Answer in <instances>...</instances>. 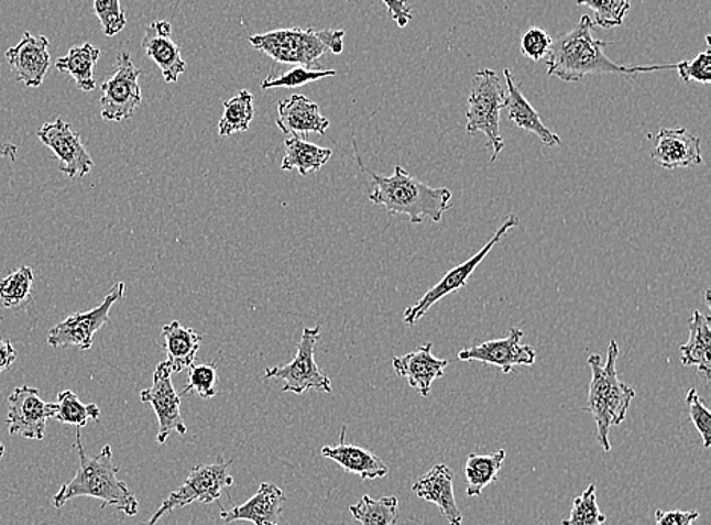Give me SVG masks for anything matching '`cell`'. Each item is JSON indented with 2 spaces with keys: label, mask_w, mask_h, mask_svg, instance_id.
Segmentation results:
<instances>
[{
  "label": "cell",
  "mask_w": 711,
  "mask_h": 525,
  "mask_svg": "<svg viewBox=\"0 0 711 525\" xmlns=\"http://www.w3.org/2000/svg\"><path fill=\"white\" fill-rule=\"evenodd\" d=\"M593 23L590 15H582L572 31L565 32L553 40L546 66L548 76H556L565 83H577L589 76L605 74L637 75L657 70H675V64H654V66H625L612 62L605 55V47L613 42H602L593 37Z\"/></svg>",
  "instance_id": "6da1fadb"
},
{
  "label": "cell",
  "mask_w": 711,
  "mask_h": 525,
  "mask_svg": "<svg viewBox=\"0 0 711 525\" xmlns=\"http://www.w3.org/2000/svg\"><path fill=\"white\" fill-rule=\"evenodd\" d=\"M75 448L79 456L78 472L56 492L52 500L54 506L62 508L78 496H91L102 501V508L116 506L124 515L135 516L140 508L139 500L127 483L118 479L119 468L112 460L110 445H106L98 456L88 457L84 451L81 428H76Z\"/></svg>",
  "instance_id": "7a4b0ae2"
},
{
  "label": "cell",
  "mask_w": 711,
  "mask_h": 525,
  "mask_svg": "<svg viewBox=\"0 0 711 525\" xmlns=\"http://www.w3.org/2000/svg\"><path fill=\"white\" fill-rule=\"evenodd\" d=\"M371 176V203L385 208L389 215L407 216L413 226H419L425 219L440 222L446 211L451 208L452 194L449 188L429 187L401 166H395L393 175Z\"/></svg>",
  "instance_id": "3957f363"
},
{
  "label": "cell",
  "mask_w": 711,
  "mask_h": 525,
  "mask_svg": "<svg viewBox=\"0 0 711 525\" xmlns=\"http://www.w3.org/2000/svg\"><path fill=\"white\" fill-rule=\"evenodd\" d=\"M617 357L619 344L616 340H610L605 363H602L600 354H592L588 360L590 371H592L588 411L592 413L594 424H597L598 442L605 452L612 450L610 430L624 423L631 401L636 396L634 389L619 379Z\"/></svg>",
  "instance_id": "277c9868"
},
{
  "label": "cell",
  "mask_w": 711,
  "mask_h": 525,
  "mask_svg": "<svg viewBox=\"0 0 711 525\" xmlns=\"http://www.w3.org/2000/svg\"><path fill=\"white\" fill-rule=\"evenodd\" d=\"M344 35L347 32L341 30L317 31L287 28V30L252 35L249 37V43L276 63L313 67L325 54H341L344 50Z\"/></svg>",
  "instance_id": "5b68a950"
},
{
  "label": "cell",
  "mask_w": 711,
  "mask_h": 525,
  "mask_svg": "<svg viewBox=\"0 0 711 525\" xmlns=\"http://www.w3.org/2000/svg\"><path fill=\"white\" fill-rule=\"evenodd\" d=\"M507 100V90L502 86L500 76L492 69L478 70L473 76L472 88L466 110V131L469 134L483 132L488 138V147L493 154L490 164L495 163L504 151L505 142L501 134V111Z\"/></svg>",
  "instance_id": "8992f818"
},
{
  "label": "cell",
  "mask_w": 711,
  "mask_h": 525,
  "mask_svg": "<svg viewBox=\"0 0 711 525\" xmlns=\"http://www.w3.org/2000/svg\"><path fill=\"white\" fill-rule=\"evenodd\" d=\"M232 463H234L232 459H219L216 463L193 467L186 482L163 501L158 511L144 525H156L166 513L186 507L192 503H216L222 496L225 489L234 484V479L229 474Z\"/></svg>",
  "instance_id": "52a82bcc"
},
{
  "label": "cell",
  "mask_w": 711,
  "mask_h": 525,
  "mask_svg": "<svg viewBox=\"0 0 711 525\" xmlns=\"http://www.w3.org/2000/svg\"><path fill=\"white\" fill-rule=\"evenodd\" d=\"M320 327L305 328L303 339L297 344L295 359L284 367L267 368L264 379L283 380V392L303 395L304 392H332L331 380L324 374L316 363V344L320 339Z\"/></svg>",
  "instance_id": "ba28073f"
},
{
  "label": "cell",
  "mask_w": 711,
  "mask_h": 525,
  "mask_svg": "<svg viewBox=\"0 0 711 525\" xmlns=\"http://www.w3.org/2000/svg\"><path fill=\"white\" fill-rule=\"evenodd\" d=\"M140 75L128 52H120L116 59V72L102 84L100 98V118L108 122H122L132 118L142 103Z\"/></svg>",
  "instance_id": "9c48e42d"
},
{
  "label": "cell",
  "mask_w": 711,
  "mask_h": 525,
  "mask_svg": "<svg viewBox=\"0 0 711 525\" xmlns=\"http://www.w3.org/2000/svg\"><path fill=\"white\" fill-rule=\"evenodd\" d=\"M517 226H519V219H517L516 216L513 215L508 216L507 220H505V222L502 223L500 228H497V231L495 232V234H493V238L490 239L488 243H485L483 250L478 251L475 255L470 256V259L466 260L464 263L458 264V266L449 271L448 274H446L444 278H441L440 282L436 284V286L429 288L427 294H425L419 300H417L415 306L408 307L407 310H405V326H415L417 320L424 318V316L427 315L429 310H431L434 304L439 303L440 299H444L446 298V296L453 294V292L463 288L466 286V283H468L470 275H472L473 272H475L477 267L480 266L481 263H483V260L485 259V256H488L489 252L492 251L497 243H500V240L504 238V236L507 234V232L512 230V228Z\"/></svg>",
  "instance_id": "30bf717a"
},
{
  "label": "cell",
  "mask_w": 711,
  "mask_h": 525,
  "mask_svg": "<svg viewBox=\"0 0 711 525\" xmlns=\"http://www.w3.org/2000/svg\"><path fill=\"white\" fill-rule=\"evenodd\" d=\"M123 294L124 283L116 284L102 304H99L94 310L75 313L51 328V331L47 332V343L52 348L76 347L83 351L90 350L94 347L96 332L110 322L111 308L119 299L123 298Z\"/></svg>",
  "instance_id": "8fae6325"
},
{
  "label": "cell",
  "mask_w": 711,
  "mask_h": 525,
  "mask_svg": "<svg viewBox=\"0 0 711 525\" xmlns=\"http://www.w3.org/2000/svg\"><path fill=\"white\" fill-rule=\"evenodd\" d=\"M172 368L167 360L160 362L154 372V384L152 387L144 389L140 394V400L154 408L156 418H158V435L156 442L166 444L172 433H178L184 436L187 433L186 423L181 415V396L176 394L174 383H172Z\"/></svg>",
  "instance_id": "7c38bea8"
},
{
  "label": "cell",
  "mask_w": 711,
  "mask_h": 525,
  "mask_svg": "<svg viewBox=\"0 0 711 525\" xmlns=\"http://www.w3.org/2000/svg\"><path fill=\"white\" fill-rule=\"evenodd\" d=\"M56 404L40 398L39 389L15 387L8 396V430L25 439L42 440L47 420L54 418Z\"/></svg>",
  "instance_id": "4fadbf2b"
},
{
  "label": "cell",
  "mask_w": 711,
  "mask_h": 525,
  "mask_svg": "<svg viewBox=\"0 0 711 525\" xmlns=\"http://www.w3.org/2000/svg\"><path fill=\"white\" fill-rule=\"evenodd\" d=\"M40 142L59 160V171L68 178H83L94 169V160L84 146L78 132L66 120L58 118L37 132Z\"/></svg>",
  "instance_id": "5bb4252c"
},
{
  "label": "cell",
  "mask_w": 711,
  "mask_h": 525,
  "mask_svg": "<svg viewBox=\"0 0 711 525\" xmlns=\"http://www.w3.org/2000/svg\"><path fill=\"white\" fill-rule=\"evenodd\" d=\"M524 331L521 328H510L505 338L489 340L477 347L464 348L458 352L461 362H481L500 368L504 374H510L516 367H533L537 352L529 344H522Z\"/></svg>",
  "instance_id": "9a60e30c"
},
{
  "label": "cell",
  "mask_w": 711,
  "mask_h": 525,
  "mask_svg": "<svg viewBox=\"0 0 711 525\" xmlns=\"http://www.w3.org/2000/svg\"><path fill=\"white\" fill-rule=\"evenodd\" d=\"M6 59L18 81L28 88L40 87L51 67L50 40L28 31L6 52Z\"/></svg>",
  "instance_id": "2e32d148"
},
{
  "label": "cell",
  "mask_w": 711,
  "mask_h": 525,
  "mask_svg": "<svg viewBox=\"0 0 711 525\" xmlns=\"http://www.w3.org/2000/svg\"><path fill=\"white\" fill-rule=\"evenodd\" d=\"M654 139V151L650 158L663 169L693 167L702 164L701 142L685 128H663Z\"/></svg>",
  "instance_id": "e0dca14e"
},
{
  "label": "cell",
  "mask_w": 711,
  "mask_h": 525,
  "mask_svg": "<svg viewBox=\"0 0 711 525\" xmlns=\"http://www.w3.org/2000/svg\"><path fill=\"white\" fill-rule=\"evenodd\" d=\"M172 23L167 20H156L147 26L142 40V46L149 58L154 59L162 69L164 81H178L186 74L187 63L181 57L178 44L171 37Z\"/></svg>",
  "instance_id": "ac0fdd59"
},
{
  "label": "cell",
  "mask_w": 711,
  "mask_h": 525,
  "mask_svg": "<svg viewBox=\"0 0 711 525\" xmlns=\"http://www.w3.org/2000/svg\"><path fill=\"white\" fill-rule=\"evenodd\" d=\"M285 494L276 484L263 482L259 491L247 503L220 511V519L225 524L236 521H249L254 525H280V515L284 511Z\"/></svg>",
  "instance_id": "d6986e66"
},
{
  "label": "cell",
  "mask_w": 711,
  "mask_h": 525,
  "mask_svg": "<svg viewBox=\"0 0 711 525\" xmlns=\"http://www.w3.org/2000/svg\"><path fill=\"white\" fill-rule=\"evenodd\" d=\"M413 492L419 499L436 504L449 525L463 524V515L457 506L453 494V471L448 464L437 463L413 484Z\"/></svg>",
  "instance_id": "ffe728a7"
},
{
  "label": "cell",
  "mask_w": 711,
  "mask_h": 525,
  "mask_svg": "<svg viewBox=\"0 0 711 525\" xmlns=\"http://www.w3.org/2000/svg\"><path fill=\"white\" fill-rule=\"evenodd\" d=\"M448 360L433 356V343L393 359V370L396 374L407 380L409 386L416 389L425 398L429 395L433 383L444 376Z\"/></svg>",
  "instance_id": "44dd1931"
},
{
  "label": "cell",
  "mask_w": 711,
  "mask_h": 525,
  "mask_svg": "<svg viewBox=\"0 0 711 525\" xmlns=\"http://www.w3.org/2000/svg\"><path fill=\"white\" fill-rule=\"evenodd\" d=\"M276 125L287 135H299V138L307 134L324 135L328 130L329 119L320 113L319 106L307 96L293 95L291 98L280 100Z\"/></svg>",
  "instance_id": "7402d4cb"
},
{
  "label": "cell",
  "mask_w": 711,
  "mask_h": 525,
  "mask_svg": "<svg viewBox=\"0 0 711 525\" xmlns=\"http://www.w3.org/2000/svg\"><path fill=\"white\" fill-rule=\"evenodd\" d=\"M347 427L343 426L340 433V442L336 447L322 448L325 459L339 463L341 468L351 474H357L364 482L383 479L389 474V467L372 451L359 447V445L347 444Z\"/></svg>",
  "instance_id": "603a6c76"
},
{
  "label": "cell",
  "mask_w": 711,
  "mask_h": 525,
  "mask_svg": "<svg viewBox=\"0 0 711 525\" xmlns=\"http://www.w3.org/2000/svg\"><path fill=\"white\" fill-rule=\"evenodd\" d=\"M504 78L507 84V100H505L504 110L507 111L513 125L533 132L546 146L554 147L561 144V139L545 125L536 108L522 94L519 86L514 81L513 72L504 69Z\"/></svg>",
  "instance_id": "cb8c5ba5"
},
{
  "label": "cell",
  "mask_w": 711,
  "mask_h": 525,
  "mask_svg": "<svg viewBox=\"0 0 711 525\" xmlns=\"http://www.w3.org/2000/svg\"><path fill=\"white\" fill-rule=\"evenodd\" d=\"M162 335L164 350H166L167 354L166 360L171 364L172 372L178 374L186 368L193 367L200 344H203V336L193 330V328L184 327L178 320L164 326Z\"/></svg>",
  "instance_id": "d4e9b609"
},
{
  "label": "cell",
  "mask_w": 711,
  "mask_h": 525,
  "mask_svg": "<svg viewBox=\"0 0 711 525\" xmlns=\"http://www.w3.org/2000/svg\"><path fill=\"white\" fill-rule=\"evenodd\" d=\"M689 342L681 344L682 367H697L699 374L710 380L711 330L709 316L694 310L689 324Z\"/></svg>",
  "instance_id": "484cf974"
},
{
  "label": "cell",
  "mask_w": 711,
  "mask_h": 525,
  "mask_svg": "<svg viewBox=\"0 0 711 525\" xmlns=\"http://www.w3.org/2000/svg\"><path fill=\"white\" fill-rule=\"evenodd\" d=\"M331 156L332 151L329 147L317 146L299 135H293L285 140V156L281 169L297 171L305 176L322 169Z\"/></svg>",
  "instance_id": "4316f807"
},
{
  "label": "cell",
  "mask_w": 711,
  "mask_h": 525,
  "mask_svg": "<svg viewBox=\"0 0 711 525\" xmlns=\"http://www.w3.org/2000/svg\"><path fill=\"white\" fill-rule=\"evenodd\" d=\"M99 57L98 47L86 43L83 46L72 47L66 57L59 58L55 66L63 74L70 75L75 79L76 86L88 94L96 88L94 70Z\"/></svg>",
  "instance_id": "83f0119b"
},
{
  "label": "cell",
  "mask_w": 711,
  "mask_h": 525,
  "mask_svg": "<svg viewBox=\"0 0 711 525\" xmlns=\"http://www.w3.org/2000/svg\"><path fill=\"white\" fill-rule=\"evenodd\" d=\"M507 452L500 450L492 455H469L464 464L466 494L469 496L481 495L489 484L495 483L500 475L502 463Z\"/></svg>",
  "instance_id": "f1b7e54d"
},
{
  "label": "cell",
  "mask_w": 711,
  "mask_h": 525,
  "mask_svg": "<svg viewBox=\"0 0 711 525\" xmlns=\"http://www.w3.org/2000/svg\"><path fill=\"white\" fill-rule=\"evenodd\" d=\"M349 511L361 525H395L400 519V501L393 495L380 500L364 495Z\"/></svg>",
  "instance_id": "f546056e"
},
{
  "label": "cell",
  "mask_w": 711,
  "mask_h": 525,
  "mask_svg": "<svg viewBox=\"0 0 711 525\" xmlns=\"http://www.w3.org/2000/svg\"><path fill=\"white\" fill-rule=\"evenodd\" d=\"M255 116L254 96L247 90L240 91L234 98L223 103V114L219 122L220 138L247 132Z\"/></svg>",
  "instance_id": "4dcf8cb0"
},
{
  "label": "cell",
  "mask_w": 711,
  "mask_h": 525,
  "mask_svg": "<svg viewBox=\"0 0 711 525\" xmlns=\"http://www.w3.org/2000/svg\"><path fill=\"white\" fill-rule=\"evenodd\" d=\"M99 418L100 408L96 404H83L75 392L64 391L58 395L54 416L58 423L83 428L87 426L88 419L99 420Z\"/></svg>",
  "instance_id": "1f68e13d"
},
{
  "label": "cell",
  "mask_w": 711,
  "mask_h": 525,
  "mask_svg": "<svg viewBox=\"0 0 711 525\" xmlns=\"http://www.w3.org/2000/svg\"><path fill=\"white\" fill-rule=\"evenodd\" d=\"M34 271L30 266L19 267L0 282V307L18 308L31 298Z\"/></svg>",
  "instance_id": "d6a6232c"
},
{
  "label": "cell",
  "mask_w": 711,
  "mask_h": 525,
  "mask_svg": "<svg viewBox=\"0 0 711 525\" xmlns=\"http://www.w3.org/2000/svg\"><path fill=\"white\" fill-rule=\"evenodd\" d=\"M577 6L589 7L593 11V26L610 30L624 23L631 0H577Z\"/></svg>",
  "instance_id": "836d02e7"
},
{
  "label": "cell",
  "mask_w": 711,
  "mask_h": 525,
  "mask_svg": "<svg viewBox=\"0 0 711 525\" xmlns=\"http://www.w3.org/2000/svg\"><path fill=\"white\" fill-rule=\"evenodd\" d=\"M337 72L332 69H325V67H307V66H293L291 70L285 74L275 76L271 75L261 84L263 90L269 88H295L307 86V84L319 81V79L336 76Z\"/></svg>",
  "instance_id": "e575fe53"
},
{
  "label": "cell",
  "mask_w": 711,
  "mask_h": 525,
  "mask_svg": "<svg viewBox=\"0 0 711 525\" xmlns=\"http://www.w3.org/2000/svg\"><path fill=\"white\" fill-rule=\"evenodd\" d=\"M606 516L601 512L597 501V486L590 484L580 496L573 501L572 511L564 525H604Z\"/></svg>",
  "instance_id": "d590c367"
},
{
  "label": "cell",
  "mask_w": 711,
  "mask_h": 525,
  "mask_svg": "<svg viewBox=\"0 0 711 525\" xmlns=\"http://www.w3.org/2000/svg\"><path fill=\"white\" fill-rule=\"evenodd\" d=\"M707 50L692 59L675 64V70L685 83H711V51L710 37L707 35Z\"/></svg>",
  "instance_id": "8d00e7d4"
},
{
  "label": "cell",
  "mask_w": 711,
  "mask_h": 525,
  "mask_svg": "<svg viewBox=\"0 0 711 525\" xmlns=\"http://www.w3.org/2000/svg\"><path fill=\"white\" fill-rule=\"evenodd\" d=\"M217 371L212 364H198V367H190V374H188V384L179 396L195 392L200 398H215L217 395Z\"/></svg>",
  "instance_id": "74e56055"
},
{
  "label": "cell",
  "mask_w": 711,
  "mask_h": 525,
  "mask_svg": "<svg viewBox=\"0 0 711 525\" xmlns=\"http://www.w3.org/2000/svg\"><path fill=\"white\" fill-rule=\"evenodd\" d=\"M686 406L689 411V418L701 436L705 448L711 447V413L705 406L704 400L699 396L697 389L692 387L686 394Z\"/></svg>",
  "instance_id": "f35d334b"
},
{
  "label": "cell",
  "mask_w": 711,
  "mask_h": 525,
  "mask_svg": "<svg viewBox=\"0 0 711 525\" xmlns=\"http://www.w3.org/2000/svg\"><path fill=\"white\" fill-rule=\"evenodd\" d=\"M94 10L107 37H114L127 26V15L120 0H95Z\"/></svg>",
  "instance_id": "ab89813d"
},
{
  "label": "cell",
  "mask_w": 711,
  "mask_h": 525,
  "mask_svg": "<svg viewBox=\"0 0 711 525\" xmlns=\"http://www.w3.org/2000/svg\"><path fill=\"white\" fill-rule=\"evenodd\" d=\"M553 47V37L540 26H532L525 31L521 40V52L524 57L533 62H542L548 57Z\"/></svg>",
  "instance_id": "60d3db41"
},
{
  "label": "cell",
  "mask_w": 711,
  "mask_h": 525,
  "mask_svg": "<svg viewBox=\"0 0 711 525\" xmlns=\"http://www.w3.org/2000/svg\"><path fill=\"white\" fill-rule=\"evenodd\" d=\"M698 518V512L661 511V508L656 512V525H693Z\"/></svg>",
  "instance_id": "b9f144b4"
},
{
  "label": "cell",
  "mask_w": 711,
  "mask_h": 525,
  "mask_svg": "<svg viewBox=\"0 0 711 525\" xmlns=\"http://www.w3.org/2000/svg\"><path fill=\"white\" fill-rule=\"evenodd\" d=\"M383 3L397 26L405 28L412 22L413 14L408 8V0H383Z\"/></svg>",
  "instance_id": "7bdbcfd3"
},
{
  "label": "cell",
  "mask_w": 711,
  "mask_h": 525,
  "mask_svg": "<svg viewBox=\"0 0 711 525\" xmlns=\"http://www.w3.org/2000/svg\"><path fill=\"white\" fill-rule=\"evenodd\" d=\"M15 360H18V352H15L13 344L0 336V372L10 370Z\"/></svg>",
  "instance_id": "ee69618b"
},
{
  "label": "cell",
  "mask_w": 711,
  "mask_h": 525,
  "mask_svg": "<svg viewBox=\"0 0 711 525\" xmlns=\"http://www.w3.org/2000/svg\"><path fill=\"white\" fill-rule=\"evenodd\" d=\"M15 154H18V146L15 144H0V158H10L14 162Z\"/></svg>",
  "instance_id": "f6af8a7d"
},
{
  "label": "cell",
  "mask_w": 711,
  "mask_h": 525,
  "mask_svg": "<svg viewBox=\"0 0 711 525\" xmlns=\"http://www.w3.org/2000/svg\"><path fill=\"white\" fill-rule=\"evenodd\" d=\"M3 455H6V447H3V444L0 442V462H2Z\"/></svg>",
  "instance_id": "bcb514c9"
}]
</instances>
